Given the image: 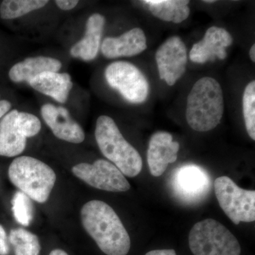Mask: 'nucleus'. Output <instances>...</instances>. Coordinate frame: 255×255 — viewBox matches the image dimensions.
I'll return each mask as SVG.
<instances>
[{
	"label": "nucleus",
	"mask_w": 255,
	"mask_h": 255,
	"mask_svg": "<svg viewBox=\"0 0 255 255\" xmlns=\"http://www.w3.org/2000/svg\"><path fill=\"white\" fill-rule=\"evenodd\" d=\"M82 226L107 255H127L130 238L117 213L104 201L93 200L81 209Z\"/></svg>",
	"instance_id": "1"
},
{
	"label": "nucleus",
	"mask_w": 255,
	"mask_h": 255,
	"mask_svg": "<svg viewBox=\"0 0 255 255\" xmlns=\"http://www.w3.org/2000/svg\"><path fill=\"white\" fill-rule=\"evenodd\" d=\"M224 100L217 80L204 77L194 84L188 95L186 118L191 128L199 132L213 130L221 122Z\"/></svg>",
	"instance_id": "2"
},
{
	"label": "nucleus",
	"mask_w": 255,
	"mask_h": 255,
	"mask_svg": "<svg viewBox=\"0 0 255 255\" xmlns=\"http://www.w3.org/2000/svg\"><path fill=\"white\" fill-rule=\"evenodd\" d=\"M95 138L102 153L129 177L141 172L142 159L133 146L124 138L115 122L108 116H101L96 124Z\"/></svg>",
	"instance_id": "3"
},
{
	"label": "nucleus",
	"mask_w": 255,
	"mask_h": 255,
	"mask_svg": "<svg viewBox=\"0 0 255 255\" xmlns=\"http://www.w3.org/2000/svg\"><path fill=\"white\" fill-rule=\"evenodd\" d=\"M10 181L32 200L48 201L56 182V174L48 164L29 156L15 158L9 165Z\"/></svg>",
	"instance_id": "4"
},
{
	"label": "nucleus",
	"mask_w": 255,
	"mask_h": 255,
	"mask_svg": "<svg viewBox=\"0 0 255 255\" xmlns=\"http://www.w3.org/2000/svg\"><path fill=\"white\" fill-rule=\"evenodd\" d=\"M194 255H241L237 238L219 221L208 219L196 223L189 236Z\"/></svg>",
	"instance_id": "5"
},
{
	"label": "nucleus",
	"mask_w": 255,
	"mask_h": 255,
	"mask_svg": "<svg viewBox=\"0 0 255 255\" xmlns=\"http://www.w3.org/2000/svg\"><path fill=\"white\" fill-rule=\"evenodd\" d=\"M214 191L221 209L236 225L255 221V191L238 187L231 178L215 180Z\"/></svg>",
	"instance_id": "6"
},
{
	"label": "nucleus",
	"mask_w": 255,
	"mask_h": 255,
	"mask_svg": "<svg viewBox=\"0 0 255 255\" xmlns=\"http://www.w3.org/2000/svg\"><path fill=\"white\" fill-rule=\"evenodd\" d=\"M105 75L110 86L119 91L128 102L141 104L147 100L150 92L148 81L132 64L114 62L106 68Z\"/></svg>",
	"instance_id": "7"
},
{
	"label": "nucleus",
	"mask_w": 255,
	"mask_h": 255,
	"mask_svg": "<svg viewBox=\"0 0 255 255\" xmlns=\"http://www.w3.org/2000/svg\"><path fill=\"white\" fill-rule=\"evenodd\" d=\"M171 187L174 196L184 204H196L204 200L211 187L206 170L195 164H187L172 173Z\"/></svg>",
	"instance_id": "8"
},
{
	"label": "nucleus",
	"mask_w": 255,
	"mask_h": 255,
	"mask_svg": "<svg viewBox=\"0 0 255 255\" xmlns=\"http://www.w3.org/2000/svg\"><path fill=\"white\" fill-rule=\"evenodd\" d=\"M74 175L101 190L122 192L130 189L123 173L114 164L105 159H98L93 164L82 162L72 168Z\"/></svg>",
	"instance_id": "9"
},
{
	"label": "nucleus",
	"mask_w": 255,
	"mask_h": 255,
	"mask_svg": "<svg viewBox=\"0 0 255 255\" xmlns=\"http://www.w3.org/2000/svg\"><path fill=\"white\" fill-rule=\"evenodd\" d=\"M159 78L173 86L185 73L187 50L179 36H172L159 47L155 54Z\"/></svg>",
	"instance_id": "10"
},
{
	"label": "nucleus",
	"mask_w": 255,
	"mask_h": 255,
	"mask_svg": "<svg viewBox=\"0 0 255 255\" xmlns=\"http://www.w3.org/2000/svg\"><path fill=\"white\" fill-rule=\"evenodd\" d=\"M41 114L45 123L55 136L71 143H81L85 134L80 124L72 119L65 107L46 104L41 107Z\"/></svg>",
	"instance_id": "11"
},
{
	"label": "nucleus",
	"mask_w": 255,
	"mask_h": 255,
	"mask_svg": "<svg viewBox=\"0 0 255 255\" xmlns=\"http://www.w3.org/2000/svg\"><path fill=\"white\" fill-rule=\"evenodd\" d=\"M233 38L224 28L212 26L206 31L204 38L193 46L189 58L196 63L224 60L227 56L226 48L232 44Z\"/></svg>",
	"instance_id": "12"
},
{
	"label": "nucleus",
	"mask_w": 255,
	"mask_h": 255,
	"mask_svg": "<svg viewBox=\"0 0 255 255\" xmlns=\"http://www.w3.org/2000/svg\"><path fill=\"white\" fill-rule=\"evenodd\" d=\"M179 142L173 141L168 132H156L151 136L147 150V163L151 174L159 177L163 174L169 164L177 159Z\"/></svg>",
	"instance_id": "13"
},
{
	"label": "nucleus",
	"mask_w": 255,
	"mask_h": 255,
	"mask_svg": "<svg viewBox=\"0 0 255 255\" xmlns=\"http://www.w3.org/2000/svg\"><path fill=\"white\" fill-rule=\"evenodd\" d=\"M147 48L145 33L141 28H134L119 37H108L101 46L102 54L109 59L135 56Z\"/></svg>",
	"instance_id": "14"
},
{
	"label": "nucleus",
	"mask_w": 255,
	"mask_h": 255,
	"mask_svg": "<svg viewBox=\"0 0 255 255\" xmlns=\"http://www.w3.org/2000/svg\"><path fill=\"white\" fill-rule=\"evenodd\" d=\"M105 21V16L100 14H94L89 17L85 36L70 49V55L73 58H81L85 61L95 59L100 50Z\"/></svg>",
	"instance_id": "15"
},
{
	"label": "nucleus",
	"mask_w": 255,
	"mask_h": 255,
	"mask_svg": "<svg viewBox=\"0 0 255 255\" xmlns=\"http://www.w3.org/2000/svg\"><path fill=\"white\" fill-rule=\"evenodd\" d=\"M28 84L36 91L49 96L61 104L67 102L73 86L71 77L68 73L58 72H46L40 74L32 79Z\"/></svg>",
	"instance_id": "16"
},
{
	"label": "nucleus",
	"mask_w": 255,
	"mask_h": 255,
	"mask_svg": "<svg viewBox=\"0 0 255 255\" xmlns=\"http://www.w3.org/2000/svg\"><path fill=\"white\" fill-rule=\"evenodd\" d=\"M18 111H10L0 122V156L15 157L26 148V137L16 124Z\"/></svg>",
	"instance_id": "17"
},
{
	"label": "nucleus",
	"mask_w": 255,
	"mask_h": 255,
	"mask_svg": "<svg viewBox=\"0 0 255 255\" xmlns=\"http://www.w3.org/2000/svg\"><path fill=\"white\" fill-rule=\"evenodd\" d=\"M62 68L60 60L49 57L37 56L26 58L10 69L9 77L14 82H29L40 74L58 72Z\"/></svg>",
	"instance_id": "18"
},
{
	"label": "nucleus",
	"mask_w": 255,
	"mask_h": 255,
	"mask_svg": "<svg viewBox=\"0 0 255 255\" xmlns=\"http://www.w3.org/2000/svg\"><path fill=\"white\" fill-rule=\"evenodd\" d=\"M149 9L156 17L174 23H182L190 14L188 0H145Z\"/></svg>",
	"instance_id": "19"
},
{
	"label": "nucleus",
	"mask_w": 255,
	"mask_h": 255,
	"mask_svg": "<svg viewBox=\"0 0 255 255\" xmlns=\"http://www.w3.org/2000/svg\"><path fill=\"white\" fill-rule=\"evenodd\" d=\"M9 242L14 248L15 255H40L41 253L38 237L23 228L11 230Z\"/></svg>",
	"instance_id": "20"
},
{
	"label": "nucleus",
	"mask_w": 255,
	"mask_h": 255,
	"mask_svg": "<svg viewBox=\"0 0 255 255\" xmlns=\"http://www.w3.org/2000/svg\"><path fill=\"white\" fill-rule=\"evenodd\" d=\"M48 3L46 0H4L0 5V16L3 19L21 17L31 11L41 9Z\"/></svg>",
	"instance_id": "21"
},
{
	"label": "nucleus",
	"mask_w": 255,
	"mask_h": 255,
	"mask_svg": "<svg viewBox=\"0 0 255 255\" xmlns=\"http://www.w3.org/2000/svg\"><path fill=\"white\" fill-rule=\"evenodd\" d=\"M11 204L16 221L22 226H28L33 221L34 215L31 199L22 191H18L13 196Z\"/></svg>",
	"instance_id": "22"
},
{
	"label": "nucleus",
	"mask_w": 255,
	"mask_h": 255,
	"mask_svg": "<svg viewBox=\"0 0 255 255\" xmlns=\"http://www.w3.org/2000/svg\"><path fill=\"white\" fill-rule=\"evenodd\" d=\"M243 110L247 131L255 140V82H250L243 97Z\"/></svg>",
	"instance_id": "23"
},
{
	"label": "nucleus",
	"mask_w": 255,
	"mask_h": 255,
	"mask_svg": "<svg viewBox=\"0 0 255 255\" xmlns=\"http://www.w3.org/2000/svg\"><path fill=\"white\" fill-rule=\"evenodd\" d=\"M16 124L20 131L26 138L35 136L41 129L40 119L33 114L26 112H18Z\"/></svg>",
	"instance_id": "24"
},
{
	"label": "nucleus",
	"mask_w": 255,
	"mask_h": 255,
	"mask_svg": "<svg viewBox=\"0 0 255 255\" xmlns=\"http://www.w3.org/2000/svg\"><path fill=\"white\" fill-rule=\"evenodd\" d=\"M9 252L6 232L4 228L0 225V255H7L9 254Z\"/></svg>",
	"instance_id": "25"
},
{
	"label": "nucleus",
	"mask_w": 255,
	"mask_h": 255,
	"mask_svg": "<svg viewBox=\"0 0 255 255\" xmlns=\"http://www.w3.org/2000/svg\"><path fill=\"white\" fill-rule=\"evenodd\" d=\"M55 4L64 11H68L74 9L78 5L79 1L75 0H56Z\"/></svg>",
	"instance_id": "26"
},
{
	"label": "nucleus",
	"mask_w": 255,
	"mask_h": 255,
	"mask_svg": "<svg viewBox=\"0 0 255 255\" xmlns=\"http://www.w3.org/2000/svg\"><path fill=\"white\" fill-rule=\"evenodd\" d=\"M11 108V104L7 100H0V119L9 113Z\"/></svg>",
	"instance_id": "27"
},
{
	"label": "nucleus",
	"mask_w": 255,
	"mask_h": 255,
	"mask_svg": "<svg viewBox=\"0 0 255 255\" xmlns=\"http://www.w3.org/2000/svg\"><path fill=\"white\" fill-rule=\"evenodd\" d=\"M145 255H177L172 249L155 250L146 253Z\"/></svg>",
	"instance_id": "28"
},
{
	"label": "nucleus",
	"mask_w": 255,
	"mask_h": 255,
	"mask_svg": "<svg viewBox=\"0 0 255 255\" xmlns=\"http://www.w3.org/2000/svg\"><path fill=\"white\" fill-rule=\"evenodd\" d=\"M49 255H68L66 252L60 249L53 250V251L50 252Z\"/></svg>",
	"instance_id": "29"
},
{
	"label": "nucleus",
	"mask_w": 255,
	"mask_h": 255,
	"mask_svg": "<svg viewBox=\"0 0 255 255\" xmlns=\"http://www.w3.org/2000/svg\"><path fill=\"white\" fill-rule=\"evenodd\" d=\"M250 57L253 63L255 62V44H253L250 50Z\"/></svg>",
	"instance_id": "30"
},
{
	"label": "nucleus",
	"mask_w": 255,
	"mask_h": 255,
	"mask_svg": "<svg viewBox=\"0 0 255 255\" xmlns=\"http://www.w3.org/2000/svg\"><path fill=\"white\" fill-rule=\"evenodd\" d=\"M204 2L206 3H214L215 1H204Z\"/></svg>",
	"instance_id": "31"
}]
</instances>
